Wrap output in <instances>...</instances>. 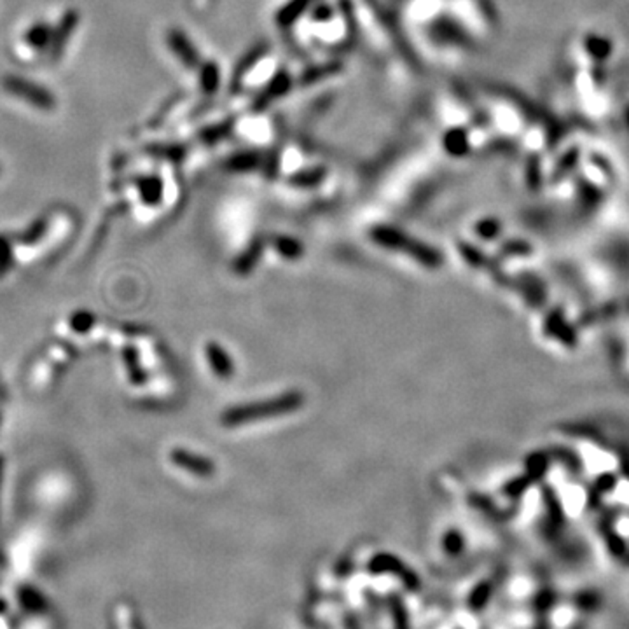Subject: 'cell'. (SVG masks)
Segmentation results:
<instances>
[{
	"mask_svg": "<svg viewBox=\"0 0 629 629\" xmlns=\"http://www.w3.org/2000/svg\"><path fill=\"white\" fill-rule=\"evenodd\" d=\"M49 38H51V31H49V28L45 24H35L27 34L28 44L34 45V48H44L49 42Z\"/></svg>",
	"mask_w": 629,
	"mask_h": 629,
	"instance_id": "9",
	"label": "cell"
},
{
	"mask_svg": "<svg viewBox=\"0 0 629 629\" xmlns=\"http://www.w3.org/2000/svg\"><path fill=\"white\" fill-rule=\"evenodd\" d=\"M304 395L299 390H289L282 395L275 397L262 398V400L247 402V404L233 405L226 409L220 416V423L224 426H243L248 423L262 421L268 418H276V416L290 414L303 407Z\"/></svg>",
	"mask_w": 629,
	"mask_h": 629,
	"instance_id": "1",
	"label": "cell"
},
{
	"mask_svg": "<svg viewBox=\"0 0 629 629\" xmlns=\"http://www.w3.org/2000/svg\"><path fill=\"white\" fill-rule=\"evenodd\" d=\"M94 318L91 317V313L87 311H80V313H75L72 318V327L75 328L77 332H84L93 325Z\"/></svg>",
	"mask_w": 629,
	"mask_h": 629,
	"instance_id": "11",
	"label": "cell"
},
{
	"mask_svg": "<svg viewBox=\"0 0 629 629\" xmlns=\"http://www.w3.org/2000/svg\"><path fill=\"white\" fill-rule=\"evenodd\" d=\"M140 191H142V196L145 201H149V203L159 201V196H161L159 180H154V178L142 180V184H140Z\"/></svg>",
	"mask_w": 629,
	"mask_h": 629,
	"instance_id": "10",
	"label": "cell"
},
{
	"mask_svg": "<svg viewBox=\"0 0 629 629\" xmlns=\"http://www.w3.org/2000/svg\"><path fill=\"white\" fill-rule=\"evenodd\" d=\"M3 87L14 96L21 98L27 103L34 105L37 108H52L55 107V96L45 87L31 82V80L21 79V77H7L3 80Z\"/></svg>",
	"mask_w": 629,
	"mask_h": 629,
	"instance_id": "2",
	"label": "cell"
},
{
	"mask_svg": "<svg viewBox=\"0 0 629 629\" xmlns=\"http://www.w3.org/2000/svg\"><path fill=\"white\" fill-rule=\"evenodd\" d=\"M205 356L206 360H208V366L212 367V370L220 377V379H229L234 374L233 359H231L229 353L226 352V348H222L219 342L215 341L206 342Z\"/></svg>",
	"mask_w": 629,
	"mask_h": 629,
	"instance_id": "5",
	"label": "cell"
},
{
	"mask_svg": "<svg viewBox=\"0 0 629 629\" xmlns=\"http://www.w3.org/2000/svg\"><path fill=\"white\" fill-rule=\"evenodd\" d=\"M261 252L262 243L259 240L254 241L240 257H236V261H234L233 264L234 273H238V275H247V273H250L252 269L255 268V264H257L259 257H261Z\"/></svg>",
	"mask_w": 629,
	"mask_h": 629,
	"instance_id": "6",
	"label": "cell"
},
{
	"mask_svg": "<svg viewBox=\"0 0 629 629\" xmlns=\"http://www.w3.org/2000/svg\"><path fill=\"white\" fill-rule=\"evenodd\" d=\"M170 42H171V48H173L175 52L178 55V58H182L185 63H189V65L196 62V56L198 55L194 56V49H192V45L189 44V41L184 37V35L175 34L173 31V34H171Z\"/></svg>",
	"mask_w": 629,
	"mask_h": 629,
	"instance_id": "8",
	"label": "cell"
},
{
	"mask_svg": "<svg viewBox=\"0 0 629 629\" xmlns=\"http://www.w3.org/2000/svg\"><path fill=\"white\" fill-rule=\"evenodd\" d=\"M170 460L175 467L184 468V470L199 475V477H210V475L215 472V463H213V460L201 456V454L198 453H191V451L187 449H182V447L171 451Z\"/></svg>",
	"mask_w": 629,
	"mask_h": 629,
	"instance_id": "4",
	"label": "cell"
},
{
	"mask_svg": "<svg viewBox=\"0 0 629 629\" xmlns=\"http://www.w3.org/2000/svg\"><path fill=\"white\" fill-rule=\"evenodd\" d=\"M370 238H373L376 243H379L381 247H386V248H404L407 250V254H412L414 257L418 259H428V252L418 243H412V241L407 240V236L400 233V231L393 229V227H386V226H377L370 231Z\"/></svg>",
	"mask_w": 629,
	"mask_h": 629,
	"instance_id": "3",
	"label": "cell"
},
{
	"mask_svg": "<svg viewBox=\"0 0 629 629\" xmlns=\"http://www.w3.org/2000/svg\"><path fill=\"white\" fill-rule=\"evenodd\" d=\"M273 247H275V250L278 252L280 255H283V257L287 259H299L304 252L301 241L289 236H276L275 240H273Z\"/></svg>",
	"mask_w": 629,
	"mask_h": 629,
	"instance_id": "7",
	"label": "cell"
}]
</instances>
